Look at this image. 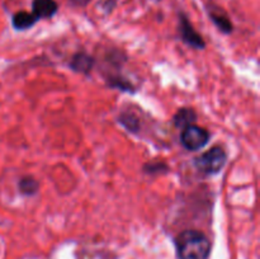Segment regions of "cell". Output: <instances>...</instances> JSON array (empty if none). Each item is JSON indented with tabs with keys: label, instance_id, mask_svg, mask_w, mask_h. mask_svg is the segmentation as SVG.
Here are the masks:
<instances>
[{
	"label": "cell",
	"instance_id": "1",
	"mask_svg": "<svg viewBox=\"0 0 260 259\" xmlns=\"http://www.w3.org/2000/svg\"><path fill=\"white\" fill-rule=\"evenodd\" d=\"M178 259H208L211 243L207 236L198 230H185L175 239Z\"/></svg>",
	"mask_w": 260,
	"mask_h": 259
},
{
	"label": "cell",
	"instance_id": "12",
	"mask_svg": "<svg viewBox=\"0 0 260 259\" xmlns=\"http://www.w3.org/2000/svg\"><path fill=\"white\" fill-rule=\"evenodd\" d=\"M117 121L129 132H136L140 131V121H139V117L136 116L135 113L132 112H123L118 116V119Z\"/></svg>",
	"mask_w": 260,
	"mask_h": 259
},
{
	"label": "cell",
	"instance_id": "7",
	"mask_svg": "<svg viewBox=\"0 0 260 259\" xmlns=\"http://www.w3.org/2000/svg\"><path fill=\"white\" fill-rule=\"evenodd\" d=\"M94 65H95V60L93 56L88 55L86 52H76L74 53L71 57L70 62H69V68L73 71L83 75H88L91 73Z\"/></svg>",
	"mask_w": 260,
	"mask_h": 259
},
{
	"label": "cell",
	"instance_id": "5",
	"mask_svg": "<svg viewBox=\"0 0 260 259\" xmlns=\"http://www.w3.org/2000/svg\"><path fill=\"white\" fill-rule=\"evenodd\" d=\"M207 12L211 22L216 25V28H217L221 33H223V35H230V33H233V22H231L230 17H229L221 8L211 4L210 7H208Z\"/></svg>",
	"mask_w": 260,
	"mask_h": 259
},
{
	"label": "cell",
	"instance_id": "6",
	"mask_svg": "<svg viewBox=\"0 0 260 259\" xmlns=\"http://www.w3.org/2000/svg\"><path fill=\"white\" fill-rule=\"evenodd\" d=\"M58 12L56 0H32V14L40 22L41 19H51Z\"/></svg>",
	"mask_w": 260,
	"mask_h": 259
},
{
	"label": "cell",
	"instance_id": "4",
	"mask_svg": "<svg viewBox=\"0 0 260 259\" xmlns=\"http://www.w3.org/2000/svg\"><path fill=\"white\" fill-rule=\"evenodd\" d=\"M178 30H179L180 38L184 43L196 50H203L206 47V42L202 36L196 30L192 22L184 12L178 13Z\"/></svg>",
	"mask_w": 260,
	"mask_h": 259
},
{
	"label": "cell",
	"instance_id": "9",
	"mask_svg": "<svg viewBox=\"0 0 260 259\" xmlns=\"http://www.w3.org/2000/svg\"><path fill=\"white\" fill-rule=\"evenodd\" d=\"M197 119V113L192 108H180L173 117V123L177 128L183 130L184 127L193 124Z\"/></svg>",
	"mask_w": 260,
	"mask_h": 259
},
{
	"label": "cell",
	"instance_id": "14",
	"mask_svg": "<svg viewBox=\"0 0 260 259\" xmlns=\"http://www.w3.org/2000/svg\"><path fill=\"white\" fill-rule=\"evenodd\" d=\"M69 5L73 8H85L91 3V0H68Z\"/></svg>",
	"mask_w": 260,
	"mask_h": 259
},
{
	"label": "cell",
	"instance_id": "8",
	"mask_svg": "<svg viewBox=\"0 0 260 259\" xmlns=\"http://www.w3.org/2000/svg\"><path fill=\"white\" fill-rule=\"evenodd\" d=\"M38 23V19L30 12L20 10L12 15V25L15 30H27Z\"/></svg>",
	"mask_w": 260,
	"mask_h": 259
},
{
	"label": "cell",
	"instance_id": "15",
	"mask_svg": "<svg viewBox=\"0 0 260 259\" xmlns=\"http://www.w3.org/2000/svg\"><path fill=\"white\" fill-rule=\"evenodd\" d=\"M116 4H117V0H104L103 8L106 9V12L109 13L114 9Z\"/></svg>",
	"mask_w": 260,
	"mask_h": 259
},
{
	"label": "cell",
	"instance_id": "3",
	"mask_svg": "<svg viewBox=\"0 0 260 259\" xmlns=\"http://www.w3.org/2000/svg\"><path fill=\"white\" fill-rule=\"evenodd\" d=\"M210 141V132L197 124L184 127L180 134V142L189 151H198L203 149Z\"/></svg>",
	"mask_w": 260,
	"mask_h": 259
},
{
	"label": "cell",
	"instance_id": "13",
	"mask_svg": "<svg viewBox=\"0 0 260 259\" xmlns=\"http://www.w3.org/2000/svg\"><path fill=\"white\" fill-rule=\"evenodd\" d=\"M145 174L150 175H157V174H167L169 172V167H168L167 163L164 161H152V163H146L142 168Z\"/></svg>",
	"mask_w": 260,
	"mask_h": 259
},
{
	"label": "cell",
	"instance_id": "10",
	"mask_svg": "<svg viewBox=\"0 0 260 259\" xmlns=\"http://www.w3.org/2000/svg\"><path fill=\"white\" fill-rule=\"evenodd\" d=\"M18 188H19V192L23 196L30 197V196L37 195L38 189H40V183L36 178L27 175V177L20 178L19 183H18Z\"/></svg>",
	"mask_w": 260,
	"mask_h": 259
},
{
	"label": "cell",
	"instance_id": "11",
	"mask_svg": "<svg viewBox=\"0 0 260 259\" xmlns=\"http://www.w3.org/2000/svg\"><path fill=\"white\" fill-rule=\"evenodd\" d=\"M107 84H108L109 88L119 89L122 91H127V93H135L136 88H135L134 84L129 80L124 79L123 76L119 75H109L107 76Z\"/></svg>",
	"mask_w": 260,
	"mask_h": 259
},
{
	"label": "cell",
	"instance_id": "2",
	"mask_svg": "<svg viewBox=\"0 0 260 259\" xmlns=\"http://www.w3.org/2000/svg\"><path fill=\"white\" fill-rule=\"evenodd\" d=\"M228 163V152L223 147L213 146L194 159V167L205 175L218 174Z\"/></svg>",
	"mask_w": 260,
	"mask_h": 259
}]
</instances>
